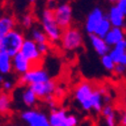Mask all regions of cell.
Masks as SVG:
<instances>
[{
    "instance_id": "cell-16",
    "label": "cell",
    "mask_w": 126,
    "mask_h": 126,
    "mask_svg": "<svg viewBox=\"0 0 126 126\" xmlns=\"http://www.w3.org/2000/svg\"><path fill=\"white\" fill-rule=\"evenodd\" d=\"M89 40L91 43V46L93 47V49L95 50V52L101 57L103 55H106L110 51V47L104 40V38H101L95 34H90L89 35Z\"/></svg>"
},
{
    "instance_id": "cell-20",
    "label": "cell",
    "mask_w": 126,
    "mask_h": 126,
    "mask_svg": "<svg viewBox=\"0 0 126 126\" xmlns=\"http://www.w3.org/2000/svg\"><path fill=\"white\" fill-rule=\"evenodd\" d=\"M105 122V126H116V112L111 104H105L100 113Z\"/></svg>"
},
{
    "instance_id": "cell-36",
    "label": "cell",
    "mask_w": 126,
    "mask_h": 126,
    "mask_svg": "<svg viewBox=\"0 0 126 126\" xmlns=\"http://www.w3.org/2000/svg\"><path fill=\"white\" fill-rule=\"evenodd\" d=\"M7 126H22V125H19V124H9Z\"/></svg>"
},
{
    "instance_id": "cell-19",
    "label": "cell",
    "mask_w": 126,
    "mask_h": 126,
    "mask_svg": "<svg viewBox=\"0 0 126 126\" xmlns=\"http://www.w3.org/2000/svg\"><path fill=\"white\" fill-rule=\"evenodd\" d=\"M103 101V87H95L91 97V106L92 111L95 113H101V110L104 106Z\"/></svg>"
},
{
    "instance_id": "cell-29",
    "label": "cell",
    "mask_w": 126,
    "mask_h": 126,
    "mask_svg": "<svg viewBox=\"0 0 126 126\" xmlns=\"http://www.w3.org/2000/svg\"><path fill=\"white\" fill-rule=\"evenodd\" d=\"M113 73H114L115 76H123V75H125L126 74V66L118 63V64H116L115 67H114Z\"/></svg>"
},
{
    "instance_id": "cell-34",
    "label": "cell",
    "mask_w": 126,
    "mask_h": 126,
    "mask_svg": "<svg viewBox=\"0 0 126 126\" xmlns=\"http://www.w3.org/2000/svg\"><path fill=\"white\" fill-rule=\"evenodd\" d=\"M4 80H5V78L3 77V75H2V74H0V85L2 84V82H3Z\"/></svg>"
},
{
    "instance_id": "cell-26",
    "label": "cell",
    "mask_w": 126,
    "mask_h": 126,
    "mask_svg": "<svg viewBox=\"0 0 126 126\" xmlns=\"http://www.w3.org/2000/svg\"><path fill=\"white\" fill-rule=\"evenodd\" d=\"M34 22H35V18L33 16V14L31 13H26L21 17V25L26 29L32 28Z\"/></svg>"
},
{
    "instance_id": "cell-15",
    "label": "cell",
    "mask_w": 126,
    "mask_h": 126,
    "mask_svg": "<svg viewBox=\"0 0 126 126\" xmlns=\"http://www.w3.org/2000/svg\"><path fill=\"white\" fill-rule=\"evenodd\" d=\"M69 113L67 110L62 107H55L50 110V113L48 115V120L50 126H62L65 123L66 117Z\"/></svg>"
},
{
    "instance_id": "cell-40",
    "label": "cell",
    "mask_w": 126,
    "mask_h": 126,
    "mask_svg": "<svg viewBox=\"0 0 126 126\" xmlns=\"http://www.w3.org/2000/svg\"><path fill=\"white\" fill-rule=\"evenodd\" d=\"M35 1H36V0H29V2H30V3H34Z\"/></svg>"
},
{
    "instance_id": "cell-10",
    "label": "cell",
    "mask_w": 126,
    "mask_h": 126,
    "mask_svg": "<svg viewBox=\"0 0 126 126\" xmlns=\"http://www.w3.org/2000/svg\"><path fill=\"white\" fill-rule=\"evenodd\" d=\"M104 16H105L104 11L99 7H95L90 11L85 21V30L89 35L94 34L98 24L104 18Z\"/></svg>"
},
{
    "instance_id": "cell-14",
    "label": "cell",
    "mask_w": 126,
    "mask_h": 126,
    "mask_svg": "<svg viewBox=\"0 0 126 126\" xmlns=\"http://www.w3.org/2000/svg\"><path fill=\"white\" fill-rule=\"evenodd\" d=\"M125 39H126V31L124 30V28H119V27H112L111 30L104 37L105 42L110 47H113L114 45L124 41Z\"/></svg>"
},
{
    "instance_id": "cell-17",
    "label": "cell",
    "mask_w": 126,
    "mask_h": 126,
    "mask_svg": "<svg viewBox=\"0 0 126 126\" xmlns=\"http://www.w3.org/2000/svg\"><path fill=\"white\" fill-rule=\"evenodd\" d=\"M13 96L9 92L0 91V115L8 116L12 111Z\"/></svg>"
},
{
    "instance_id": "cell-30",
    "label": "cell",
    "mask_w": 126,
    "mask_h": 126,
    "mask_svg": "<svg viewBox=\"0 0 126 126\" xmlns=\"http://www.w3.org/2000/svg\"><path fill=\"white\" fill-rule=\"evenodd\" d=\"M78 118L74 114H68L65 120V123L68 124L69 126H77L78 125Z\"/></svg>"
},
{
    "instance_id": "cell-32",
    "label": "cell",
    "mask_w": 126,
    "mask_h": 126,
    "mask_svg": "<svg viewBox=\"0 0 126 126\" xmlns=\"http://www.w3.org/2000/svg\"><path fill=\"white\" fill-rule=\"evenodd\" d=\"M119 123H120V126H126V113L125 112H123L122 115L120 116Z\"/></svg>"
},
{
    "instance_id": "cell-39",
    "label": "cell",
    "mask_w": 126,
    "mask_h": 126,
    "mask_svg": "<svg viewBox=\"0 0 126 126\" xmlns=\"http://www.w3.org/2000/svg\"><path fill=\"white\" fill-rule=\"evenodd\" d=\"M123 112H125V113H126V104L124 105V109H123Z\"/></svg>"
},
{
    "instance_id": "cell-27",
    "label": "cell",
    "mask_w": 126,
    "mask_h": 126,
    "mask_svg": "<svg viewBox=\"0 0 126 126\" xmlns=\"http://www.w3.org/2000/svg\"><path fill=\"white\" fill-rule=\"evenodd\" d=\"M0 86H1L2 91H5V92H9V93H11V92L15 89V86H16V84H15V82H13L12 80L5 79Z\"/></svg>"
},
{
    "instance_id": "cell-41",
    "label": "cell",
    "mask_w": 126,
    "mask_h": 126,
    "mask_svg": "<svg viewBox=\"0 0 126 126\" xmlns=\"http://www.w3.org/2000/svg\"><path fill=\"white\" fill-rule=\"evenodd\" d=\"M62 126H69V125H68V124H66V123H64V124H63Z\"/></svg>"
},
{
    "instance_id": "cell-1",
    "label": "cell",
    "mask_w": 126,
    "mask_h": 126,
    "mask_svg": "<svg viewBox=\"0 0 126 126\" xmlns=\"http://www.w3.org/2000/svg\"><path fill=\"white\" fill-rule=\"evenodd\" d=\"M41 27L45 32L48 41L53 44L60 41L62 35V29L57 24L54 18V12L51 8H46L41 14Z\"/></svg>"
},
{
    "instance_id": "cell-33",
    "label": "cell",
    "mask_w": 126,
    "mask_h": 126,
    "mask_svg": "<svg viewBox=\"0 0 126 126\" xmlns=\"http://www.w3.org/2000/svg\"><path fill=\"white\" fill-rule=\"evenodd\" d=\"M119 63H120V64H122V65H124V66H126V53L121 57ZM117 64H118V63H117Z\"/></svg>"
},
{
    "instance_id": "cell-22",
    "label": "cell",
    "mask_w": 126,
    "mask_h": 126,
    "mask_svg": "<svg viewBox=\"0 0 126 126\" xmlns=\"http://www.w3.org/2000/svg\"><path fill=\"white\" fill-rule=\"evenodd\" d=\"M126 53V47H125V44H124V41L122 42H119L117 43L116 45H114L113 47L110 48V51H109V55L113 59V61L116 63H119L121 57Z\"/></svg>"
},
{
    "instance_id": "cell-21",
    "label": "cell",
    "mask_w": 126,
    "mask_h": 126,
    "mask_svg": "<svg viewBox=\"0 0 126 126\" xmlns=\"http://www.w3.org/2000/svg\"><path fill=\"white\" fill-rule=\"evenodd\" d=\"M12 71V57L5 52H1L0 53V74L7 75Z\"/></svg>"
},
{
    "instance_id": "cell-9",
    "label": "cell",
    "mask_w": 126,
    "mask_h": 126,
    "mask_svg": "<svg viewBox=\"0 0 126 126\" xmlns=\"http://www.w3.org/2000/svg\"><path fill=\"white\" fill-rule=\"evenodd\" d=\"M33 92L36 94L39 100H45L52 95H54L55 90L57 88V83L53 79H49L48 81L41 82V83H36L29 86Z\"/></svg>"
},
{
    "instance_id": "cell-2",
    "label": "cell",
    "mask_w": 126,
    "mask_h": 126,
    "mask_svg": "<svg viewBox=\"0 0 126 126\" xmlns=\"http://www.w3.org/2000/svg\"><path fill=\"white\" fill-rule=\"evenodd\" d=\"M26 38L24 37V34L18 29H13L8 34H6L1 41V47L2 52L7 53L11 57L18 54L21 50V47L24 43V40Z\"/></svg>"
},
{
    "instance_id": "cell-6",
    "label": "cell",
    "mask_w": 126,
    "mask_h": 126,
    "mask_svg": "<svg viewBox=\"0 0 126 126\" xmlns=\"http://www.w3.org/2000/svg\"><path fill=\"white\" fill-rule=\"evenodd\" d=\"M19 116L27 126H50L48 115L37 108H27Z\"/></svg>"
},
{
    "instance_id": "cell-28",
    "label": "cell",
    "mask_w": 126,
    "mask_h": 126,
    "mask_svg": "<svg viewBox=\"0 0 126 126\" xmlns=\"http://www.w3.org/2000/svg\"><path fill=\"white\" fill-rule=\"evenodd\" d=\"M38 46V50L40 52V54L44 57L45 55H47L50 51L51 48V43L50 42H46V43H41V44H37Z\"/></svg>"
},
{
    "instance_id": "cell-12",
    "label": "cell",
    "mask_w": 126,
    "mask_h": 126,
    "mask_svg": "<svg viewBox=\"0 0 126 126\" xmlns=\"http://www.w3.org/2000/svg\"><path fill=\"white\" fill-rule=\"evenodd\" d=\"M106 17L111 23L112 27H119V28H124L126 23H125V15L119 10V8L116 5H113L109 8Z\"/></svg>"
},
{
    "instance_id": "cell-18",
    "label": "cell",
    "mask_w": 126,
    "mask_h": 126,
    "mask_svg": "<svg viewBox=\"0 0 126 126\" xmlns=\"http://www.w3.org/2000/svg\"><path fill=\"white\" fill-rule=\"evenodd\" d=\"M16 20L11 15H2L0 16V39H2L10 31L15 29Z\"/></svg>"
},
{
    "instance_id": "cell-31",
    "label": "cell",
    "mask_w": 126,
    "mask_h": 126,
    "mask_svg": "<svg viewBox=\"0 0 126 126\" xmlns=\"http://www.w3.org/2000/svg\"><path fill=\"white\" fill-rule=\"evenodd\" d=\"M115 5L119 8V10L125 15V17H126V0H120V1H118Z\"/></svg>"
},
{
    "instance_id": "cell-35",
    "label": "cell",
    "mask_w": 126,
    "mask_h": 126,
    "mask_svg": "<svg viewBox=\"0 0 126 126\" xmlns=\"http://www.w3.org/2000/svg\"><path fill=\"white\" fill-rule=\"evenodd\" d=\"M109 1L111 2V3H114V4H116L118 1H120V0H109Z\"/></svg>"
},
{
    "instance_id": "cell-37",
    "label": "cell",
    "mask_w": 126,
    "mask_h": 126,
    "mask_svg": "<svg viewBox=\"0 0 126 126\" xmlns=\"http://www.w3.org/2000/svg\"><path fill=\"white\" fill-rule=\"evenodd\" d=\"M46 1H48L49 3H54V2L56 1V0H46Z\"/></svg>"
},
{
    "instance_id": "cell-25",
    "label": "cell",
    "mask_w": 126,
    "mask_h": 126,
    "mask_svg": "<svg viewBox=\"0 0 126 126\" xmlns=\"http://www.w3.org/2000/svg\"><path fill=\"white\" fill-rule=\"evenodd\" d=\"M100 62H101V64H102V66L104 67L105 70H107L109 72H113L116 63L113 61V59L111 57H110L109 54H106V55L101 56Z\"/></svg>"
},
{
    "instance_id": "cell-3",
    "label": "cell",
    "mask_w": 126,
    "mask_h": 126,
    "mask_svg": "<svg viewBox=\"0 0 126 126\" xmlns=\"http://www.w3.org/2000/svg\"><path fill=\"white\" fill-rule=\"evenodd\" d=\"M59 42L63 50L68 52L76 51L83 45V35L78 28L71 26L62 31Z\"/></svg>"
},
{
    "instance_id": "cell-4",
    "label": "cell",
    "mask_w": 126,
    "mask_h": 126,
    "mask_svg": "<svg viewBox=\"0 0 126 126\" xmlns=\"http://www.w3.org/2000/svg\"><path fill=\"white\" fill-rule=\"evenodd\" d=\"M95 89L94 86L91 82L83 80L78 83L73 91V95L75 100L80 104V106L82 107V109L84 111H92V106H91V97L92 94Z\"/></svg>"
},
{
    "instance_id": "cell-13",
    "label": "cell",
    "mask_w": 126,
    "mask_h": 126,
    "mask_svg": "<svg viewBox=\"0 0 126 126\" xmlns=\"http://www.w3.org/2000/svg\"><path fill=\"white\" fill-rule=\"evenodd\" d=\"M21 91H20V100L23 103L24 106L27 108H35V106L38 104V97L36 94L33 92L29 86H21Z\"/></svg>"
},
{
    "instance_id": "cell-8",
    "label": "cell",
    "mask_w": 126,
    "mask_h": 126,
    "mask_svg": "<svg viewBox=\"0 0 126 126\" xmlns=\"http://www.w3.org/2000/svg\"><path fill=\"white\" fill-rule=\"evenodd\" d=\"M53 12H54V18L62 30L71 27L73 20V13L70 4L62 3L58 5L53 10Z\"/></svg>"
},
{
    "instance_id": "cell-11",
    "label": "cell",
    "mask_w": 126,
    "mask_h": 126,
    "mask_svg": "<svg viewBox=\"0 0 126 126\" xmlns=\"http://www.w3.org/2000/svg\"><path fill=\"white\" fill-rule=\"evenodd\" d=\"M12 68H13V72L17 74L19 77L32 68V64L27 58H25L19 52L18 54L12 57Z\"/></svg>"
},
{
    "instance_id": "cell-24",
    "label": "cell",
    "mask_w": 126,
    "mask_h": 126,
    "mask_svg": "<svg viewBox=\"0 0 126 126\" xmlns=\"http://www.w3.org/2000/svg\"><path fill=\"white\" fill-rule=\"evenodd\" d=\"M30 39H32L35 43L37 44H41V43H46L49 42L48 38H47L45 32L42 30V28H32L30 32Z\"/></svg>"
},
{
    "instance_id": "cell-38",
    "label": "cell",
    "mask_w": 126,
    "mask_h": 126,
    "mask_svg": "<svg viewBox=\"0 0 126 126\" xmlns=\"http://www.w3.org/2000/svg\"><path fill=\"white\" fill-rule=\"evenodd\" d=\"M2 52V47H1V41H0V53Z\"/></svg>"
},
{
    "instance_id": "cell-7",
    "label": "cell",
    "mask_w": 126,
    "mask_h": 126,
    "mask_svg": "<svg viewBox=\"0 0 126 126\" xmlns=\"http://www.w3.org/2000/svg\"><path fill=\"white\" fill-rule=\"evenodd\" d=\"M20 53L31 62L32 67L42 66L43 56L40 54V52L38 50L37 43H35L32 39L26 38L24 40V43L21 47Z\"/></svg>"
},
{
    "instance_id": "cell-5",
    "label": "cell",
    "mask_w": 126,
    "mask_h": 126,
    "mask_svg": "<svg viewBox=\"0 0 126 126\" xmlns=\"http://www.w3.org/2000/svg\"><path fill=\"white\" fill-rule=\"evenodd\" d=\"M51 79L48 72L42 66L32 67L28 72L18 77L17 83L18 86H30L32 84L45 82Z\"/></svg>"
},
{
    "instance_id": "cell-23",
    "label": "cell",
    "mask_w": 126,
    "mask_h": 126,
    "mask_svg": "<svg viewBox=\"0 0 126 126\" xmlns=\"http://www.w3.org/2000/svg\"><path fill=\"white\" fill-rule=\"evenodd\" d=\"M111 28H112V25H111V23H110V21L108 20V18L106 17V15H105L104 18L98 24L94 34L101 37V38H104L106 36V34L109 32L110 30H111Z\"/></svg>"
}]
</instances>
